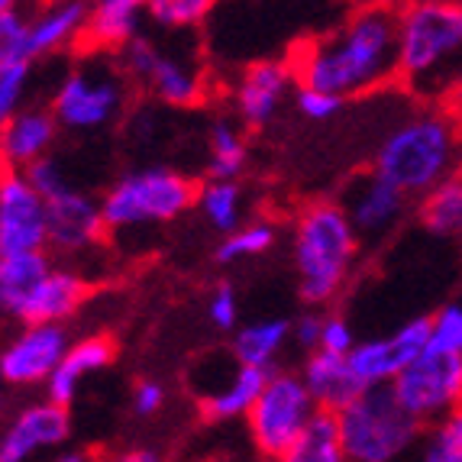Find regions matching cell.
Instances as JSON below:
<instances>
[{"label": "cell", "mask_w": 462, "mask_h": 462, "mask_svg": "<svg viewBox=\"0 0 462 462\" xmlns=\"http://www.w3.org/2000/svg\"><path fill=\"white\" fill-rule=\"evenodd\" d=\"M298 88L339 100L363 97L398 78V7H356L324 36L298 42L288 55Z\"/></svg>", "instance_id": "cell-1"}, {"label": "cell", "mask_w": 462, "mask_h": 462, "mask_svg": "<svg viewBox=\"0 0 462 462\" xmlns=\"http://www.w3.org/2000/svg\"><path fill=\"white\" fill-rule=\"evenodd\" d=\"M372 171L408 198H424L462 171V126L443 107L414 110L378 143Z\"/></svg>", "instance_id": "cell-2"}, {"label": "cell", "mask_w": 462, "mask_h": 462, "mask_svg": "<svg viewBox=\"0 0 462 462\" xmlns=\"http://www.w3.org/2000/svg\"><path fill=\"white\" fill-rule=\"evenodd\" d=\"M363 239L349 224L339 200L320 198L298 210L291 230V253L300 298L324 308L343 294L359 259Z\"/></svg>", "instance_id": "cell-3"}, {"label": "cell", "mask_w": 462, "mask_h": 462, "mask_svg": "<svg viewBox=\"0 0 462 462\" xmlns=\"http://www.w3.org/2000/svg\"><path fill=\"white\" fill-rule=\"evenodd\" d=\"M337 427L346 462H398L427 433V427L401 408L392 388H365L337 414Z\"/></svg>", "instance_id": "cell-4"}, {"label": "cell", "mask_w": 462, "mask_h": 462, "mask_svg": "<svg viewBox=\"0 0 462 462\" xmlns=\"http://www.w3.org/2000/svg\"><path fill=\"white\" fill-rule=\"evenodd\" d=\"M198 204V185L185 171L149 165L126 171L104 191L100 210L107 230H133L143 224H169Z\"/></svg>", "instance_id": "cell-5"}, {"label": "cell", "mask_w": 462, "mask_h": 462, "mask_svg": "<svg viewBox=\"0 0 462 462\" xmlns=\"http://www.w3.org/2000/svg\"><path fill=\"white\" fill-rule=\"evenodd\" d=\"M462 55L459 0H417L398 7V78L420 85Z\"/></svg>", "instance_id": "cell-6"}, {"label": "cell", "mask_w": 462, "mask_h": 462, "mask_svg": "<svg viewBox=\"0 0 462 462\" xmlns=\"http://www.w3.org/2000/svg\"><path fill=\"white\" fill-rule=\"evenodd\" d=\"M126 107V75L114 59L97 65H75L52 94V116L75 133H97Z\"/></svg>", "instance_id": "cell-7"}, {"label": "cell", "mask_w": 462, "mask_h": 462, "mask_svg": "<svg viewBox=\"0 0 462 462\" xmlns=\"http://www.w3.org/2000/svg\"><path fill=\"white\" fill-rule=\"evenodd\" d=\"M317 408L308 394L300 372H272L255 408L246 417V430L253 447L265 459H282L291 443L308 430Z\"/></svg>", "instance_id": "cell-8"}, {"label": "cell", "mask_w": 462, "mask_h": 462, "mask_svg": "<svg viewBox=\"0 0 462 462\" xmlns=\"http://www.w3.org/2000/svg\"><path fill=\"white\" fill-rule=\"evenodd\" d=\"M114 62L126 78L139 81L152 97H159L169 107H200L208 100L204 71L181 55L162 52L149 36H136L130 46L114 55Z\"/></svg>", "instance_id": "cell-9"}, {"label": "cell", "mask_w": 462, "mask_h": 462, "mask_svg": "<svg viewBox=\"0 0 462 462\" xmlns=\"http://www.w3.org/2000/svg\"><path fill=\"white\" fill-rule=\"evenodd\" d=\"M394 398L420 427L439 424L462 408V356H443L427 349L401 372L392 385Z\"/></svg>", "instance_id": "cell-10"}, {"label": "cell", "mask_w": 462, "mask_h": 462, "mask_svg": "<svg viewBox=\"0 0 462 462\" xmlns=\"http://www.w3.org/2000/svg\"><path fill=\"white\" fill-rule=\"evenodd\" d=\"M430 346V317H411L388 337L359 339L349 365L365 388H392L398 375Z\"/></svg>", "instance_id": "cell-11"}, {"label": "cell", "mask_w": 462, "mask_h": 462, "mask_svg": "<svg viewBox=\"0 0 462 462\" xmlns=\"http://www.w3.org/2000/svg\"><path fill=\"white\" fill-rule=\"evenodd\" d=\"M46 200L32 191L23 171H0V259L46 253Z\"/></svg>", "instance_id": "cell-12"}, {"label": "cell", "mask_w": 462, "mask_h": 462, "mask_svg": "<svg viewBox=\"0 0 462 462\" xmlns=\"http://www.w3.org/2000/svg\"><path fill=\"white\" fill-rule=\"evenodd\" d=\"M69 349L71 337L65 327L23 324V330L0 349V378L10 388L46 385Z\"/></svg>", "instance_id": "cell-13"}, {"label": "cell", "mask_w": 462, "mask_h": 462, "mask_svg": "<svg viewBox=\"0 0 462 462\" xmlns=\"http://www.w3.org/2000/svg\"><path fill=\"white\" fill-rule=\"evenodd\" d=\"M408 194H401L398 188L388 185L385 178L369 169L349 178L339 194V208L346 210L349 224L363 243H382L408 217Z\"/></svg>", "instance_id": "cell-14"}, {"label": "cell", "mask_w": 462, "mask_h": 462, "mask_svg": "<svg viewBox=\"0 0 462 462\" xmlns=\"http://www.w3.org/2000/svg\"><path fill=\"white\" fill-rule=\"evenodd\" d=\"M71 437L69 408L55 401H30L0 427V462H30L32 456L62 449Z\"/></svg>", "instance_id": "cell-15"}, {"label": "cell", "mask_w": 462, "mask_h": 462, "mask_svg": "<svg viewBox=\"0 0 462 462\" xmlns=\"http://www.w3.org/2000/svg\"><path fill=\"white\" fill-rule=\"evenodd\" d=\"M46 226L49 249L59 255H81L88 249H97L107 236L100 200L75 185L59 198L46 200Z\"/></svg>", "instance_id": "cell-16"}, {"label": "cell", "mask_w": 462, "mask_h": 462, "mask_svg": "<svg viewBox=\"0 0 462 462\" xmlns=\"http://www.w3.org/2000/svg\"><path fill=\"white\" fill-rule=\"evenodd\" d=\"M291 85H294V75L288 59H263V62L249 65L236 78V85H233L230 94L239 124L253 126V130L272 124V116L278 114V107L288 97Z\"/></svg>", "instance_id": "cell-17"}, {"label": "cell", "mask_w": 462, "mask_h": 462, "mask_svg": "<svg viewBox=\"0 0 462 462\" xmlns=\"http://www.w3.org/2000/svg\"><path fill=\"white\" fill-rule=\"evenodd\" d=\"M59 120L46 107H23L0 130V171H26L52 155Z\"/></svg>", "instance_id": "cell-18"}, {"label": "cell", "mask_w": 462, "mask_h": 462, "mask_svg": "<svg viewBox=\"0 0 462 462\" xmlns=\"http://www.w3.org/2000/svg\"><path fill=\"white\" fill-rule=\"evenodd\" d=\"M300 378L308 385L314 408L320 414H333V417L343 414L365 392V385L359 382V375L353 372L346 356H330V353H320V349L304 356Z\"/></svg>", "instance_id": "cell-19"}, {"label": "cell", "mask_w": 462, "mask_h": 462, "mask_svg": "<svg viewBox=\"0 0 462 462\" xmlns=\"http://www.w3.org/2000/svg\"><path fill=\"white\" fill-rule=\"evenodd\" d=\"M91 298V282L78 269L69 265H55L49 272V278L36 288V294L30 298L23 310V324H55L65 327V320L85 308V300Z\"/></svg>", "instance_id": "cell-20"}, {"label": "cell", "mask_w": 462, "mask_h": 462, "mask_svg": "<svg viewBox=\"0 0 462 462\" xmlns=\"http://www.w3.org/2000/svg\"><path fill=\"white\" fill-rule=\"evenodd\" d=\"M143 20H146V4H139V0H100V4H91L81 46L88 52L116 55L136 36H143Z\"/></svg>", "instance_id": "cell-21"}, {"label": "cell", "mask_w": 462, "mask_h": 462, "mask_svg": "<svg viewBox=\"0 0 462 462\" xmlns=\"http://www.w3.org/2000/svg\"><path fill=\"white\" fill-rule=\"evenodd\" d=\"M116 359V343L104 333H91V337H81L78 343H71V349L65 353V359L59 363V369L52 372V378L46 382V398L69 408L75 401L78 388L88 375L107 369Z\"/></svg>", "instance_id": "cell-22"}, {"label": "cell", "mask_w": 462, "mask_h": 462, "mask_svg": "<svg viewBox=\"0 0 462 462\" xmlns=\"http://www.w3.org/2000/svg\"><path fill=\"white\" fill-rule=\"evenodd\" d=\"M88 10H91V4L69 0V4H52V7H42L39 14H32L30 16V39H26V55H30V62L32 59H42V55L59 52V49L81 46Z\"/></svg>", "instance_id": "cell-23"}, {"label": "cell", "mask_w": 462, "mask_h": 462, "mask_svg": "<svg viewBox=\"0 0 462 462\" xmlns=\"http://www.w3.org/2000/svg\"><path fill=\"white\" fill-rule=\"evenodd\" d=\"M269 375L272 372H265V369H249V365L236 363V369L217 385V392L200 401V414H204V420H210V424L246 420L249 411H253L255 401H259V394H263Z\"/></svg>", "instance_id": "cell-24"}, {"label": "cell", "mask_w": 462, "mask_h": 462, "mask_svg": "<svg viewBox=\"0 0 462 462\" xmlns=\"http://www.w3.org/2000/svg\"><path fill=\"white\" fill-rule=\"evenodd\" d=\"M52 269L55 263L49 253H23L0 259V310H7L10 317L20 320L30 298L46 282Z\"/></svg>", "instance_id": "cell-25"}, {"label": "cell", "mask_w": 462, "mask_h": 462, "mask_svg": "<svg viewBox=\"0 0 462 462\" xmlns=\"http://www.w3.org/2000/svg\"><path fill=\"white\" fill-rule=\"evenodd\" d=\"M291 339V320L285 317H263V320H253V324H243L233 333L230 356L239 365H249V369H265L275 372L278 353L285 349V343Z\"/></svg>", "instance_id": "cell-26"}, {"label": "cell", "mask_w": 462, "mask_h": 462, "mask_svg": "<svg viewBox=\"0 0 462 462\" xmlns=\"http://www.w3.org/2000/svg\"><path fill=\"white\" fill-rule=\"evenodd\" d=\"M417 224L437 239H462V171L417 200Z\"/></svg>", "instance_id": "cell-27"}, {"label": "cell", "mask_w": 462, "mask_h": 462, "mask_svg": "<svg viewBox=\"0 0 462 462\" xmlns=\"http://www.w3.org/2000/svg\"><path fill=\"white\" fill-rule=\"evenodd\" d=\"M249 146L236 120L217 116L208 130V178L217 181H236L246 169Z\"/></svg>", "instance_id": "cell-28"}, {"label": "cell", "mask_w": 462, "mask_h": 462, "mask_svg": "<svg viewBox=\"0 0 462 462\" xmlns=\"http://www.w3.org/2000/svg\"><path fill=\"white\" fill-rule=\"evenodd\" d=\"M278 462H346L343 443H339L337 417L317 411L314 420L308 424V430L294 439L291 449Z\"/></svg>", "instance_id": "cell-29"}, {"label": "cell", "mask_w": 462, "mask_h": 462, "mask_svg": "<svg viewBox=\"0 0 462 462\" xmlns=\"http://www.w3.org/2000/svg\"><path fill=\"white\" fill-rule=\"evenodd\" d=\"M194 208L208 217V224L230 236L233 230L243 226V188L239 181H217L208 178L204 185H198V204Z\"/></svg>", "instance_id": "cell-30"}, {"label": "cell", "mask_w": 462, "mask_h": 462, "mask_svg": "<svg viewBox=\"0 0 462 462\" xmlns=\"http://www.w3.org/2000/svg\"><path fill=\"white\" fill-rule=\"evenodd\" d=\"M278 230L272 220H249L239 230H233L230 236H224V243L217 246L214 259L220 265L243 263V259H255V255H265L275 246Z\"/></svg>", "instance_id": "cell-31"}, {"label": "cell", "mask_w": 462, "mask_h": 462, "mask_svg": "<svg viewBox=\"0 0 462 462\" xmlns=\"http://www.w3.org/2000/svg\"><path fill=\"white\" fill-rule=\"evenodd\" d=\"M26 39H30V16L14 0H0V69L30 65Z\"/></svg>", "instance_id": "cell-32"}, {"label": "cell", "mask_w": 462, "mask_h": 462, "mask_svg": "<svg viewBox=\"0 0 462 462\" xmlns=\"http://www.w3.org/2000/svg\"><path fill=\"white\" fill-rule=\"evenodd\" d=\"M210 10H214V4H208V0H149L146 20H152L159 30L181 32L204 23Z\"/></svg>", "instance_id": "cell-33"}, {"label": "cell", "mask_w": 462, "mask_h": 462, "mask_svg": "<svg viewBox=\"0 0 462 462\" xmlns=\"http://www.w3.org/2000/svg\"><path fill=\"white\" fill-rule=\"evenodd\" d=\"M417 462H462V408L427 427Z\"/></svg>", "instance_id": "cell-34"}, {"label": "cell", "mask_w": 462, "mask_h": 462, "mask_svg": "<svg viewBox=\"0 0 462 462\" xmlns=\"http://www.w3.org/2000/svg\"><path fill=\"white\" fill-rule=\"evenodd\" d=\"M430 353L462 356V300H449L430 317Z\"/></svg>", "instance_id": "cell-35"}, {"label": "cell", "mask_w": 462, "mask_h": 462, "mask_svg": "<svg viewBox=\"0 0 462 462\" xmlns=\"http://www.w3.org/2000/svg\"><path fill=\"white\" fill-rule=\"evenodd\" d=\"M30 75H32L30 65H10V69H0V130L23 110Z\"/></svg>", "instance_id": "cell-36"}, {"label": "cell", "mask_w": 462, "mask_h": 462, "mask_svg": "<svg viewBox=\"0 0 462 462\" xmlns=\"http://www.w3.org/2000/svg\"><path fill=\"white\" fill-rule=\"evenodd\" d=\"M23 178L32 185V191L39 194L42 200H52L59 198L62 191H69V175H65V165L55 159V155H46V159H39L32 162L30 169L23 171Z\"/></svg>", "instance_id": "cell-37"}, {"label": "cell", "mask_w": 462, "mask_h": 462, "mask_svg": "<svg viewBox=\"0 0 462 462\" xmlns=\"http://www.w3.org/2000/svg\"><path fill=\"white\" fill-rule=\"evenodd\" d=\"M208 320L217 327V330H226V333L239 330V298H236V288H233L230 282H220V285L210 291Z\"/></svg>", "instance_id": "cell-38"}, {"label": "cell", "mask_w": 462, "mask_h": 462, "mask_svg": "<svg viewBox=\"0 0 462 462\" xmlns=\"http://www.w3.org/2000/svg\"><path fill=\"white\" fill-rule=\"evenodd\" d=\"M359 346L353 324L343 314H324V333H320V353L330 356H353V349Z\"/></svg>", "instance_id": "cell-39"}, {"label": "cell", "mask_w": 462, "mask_h": 462, "mask_svg": "<svg viewBox=\"0 0 462 462\" xmlns=\"http://www.w3.org/2000/svg\"><path fill=\"white\" fill-rule=\"evenodd\" d=\"M294 104H298V110L308 116V120L320 124V120L337 116L346 100L333 97V94H327V91H317V88H294Z\"/></svg>", "instance_id": "cell-40"}, {"label": "cell", "mask_w": 462, "mask_h": 462, "mask_svg": "<svg viewBox=\"0 0 462 462\" xmlns=\"http://www.w3.org/2000/svg\"><path fill=\"white\" fill-rule=\"evenodd\" d=\"M165 398H169V392H165L162 382H155V378H139L130 392L133 414L136 417H155L165 408Z\"/></svg>", "instance_id": "cell-41"}, {"label": "cell", "mask_w": 462, "mask_h": 462, "mask_svg": "<svg viewBox=\"0 0 462 462\" xmlns=\"http://www.w3.org/2000/svg\"><path fill=\"white\" fill-rule=\"evenodd\" d=\"M320 333H324V314L320 310H308L291 324V339L300 353H317L320 349Z\"/></svg>", "instance_id": "cell-42"}, {"label": "cell", "mask_w": 462, "mask_h": 462, "mask_svg": "<svg viewBox=\"0 0 462 462\" xmlns=\"http://www.w3.org/2000/svg\"><path fill=\"white\" fill-rule=\"evenodd\" d=\"M97 462H169L162 449L155 447H120L114 453L97 456Z\"/></svg>", "instance_id": "cell-43"}, {"label": "cell", "mask_w": 462, "mask_h": 462, "mask_svg": "<svg viewBox=\"0 0 462 462\" xmlns=\"http://www.w3.org/2000/svg\"><path fill=\"white\" fill-rule=\"evenodd\" d=\"M439 107L447 110L456 124L462 126V71L459 75H453L447 85L439 88Z\"/></svg>", "instance_id": "cell-44"}, {"label": "cell", "mask_w": 462, "mask_h": 462, "mask_svg": "<svg viewBox=\"0 0 462 462\" xmlns=\"http://www.w3.org/2000/svg\"><path fill=\"white\" fill-rule=\"evenodd\" d=\"M49 462H97V456H91L88 449H59Z\"/></svg>", "instance_id": "cell-45"}, {"label": "cell", "mask_w": 462, "mask_h": 462, "mask_svg": "<svg viewBox=\"0 0 462 462\" xmlns=\"http://www.w3.org/2000/svg\"><path fill=\"white\" fill-rule=\"evenodd\" d=\"M7 398H10V385L0 378V417H4V411H7Z\"/></svg>", "instance_id": "cell-46"}]
</instances>
